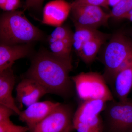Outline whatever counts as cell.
<instances>
[{
	"instance_id": "cell-8",
	"label": "cell",
	"mask_w": 132,
	"mask_h": 132,
	"mask_svg": "<svg viewBox=\"0 0 132 132\" xmlns=\"http://www.w3.org/2000/svg\"><path fill=\"white\" fill-rule=\"evenodd\" d=\"M60 103L50 101L37 102L27 107L19 114V119L27 124L29 131L48 116Z\"/></svg>"
},
{
	"instance_id": "cell-15",
	"label": "cell",
	"mask_w": 132,
	"mask_h": 132,
	"mask_svg": "<svg viewBox=\"0 0 132 132\" xmlns=\"http://www.w3.org/2000/svg\"><path fill=\"white\" fill-rule=\"evenodd\" d=\"M106 35L103 34L86 43L78 55L86 64L94 61L101 46L105 41Z\"/></svg>"
},
{
	"instance_id": "cell-26",
	"label": "cell",
	"mask_w": 132,
	"mask_h": 132,
	"mask_svg": "<svg viewBox=\"0 0 132 132\" xmlns=\"http://www.w3.org/2000/svg\"><path fill=\"white\" fill-rule=\"evenodd\" d=\"M126 19H128V20H130V21L132 22V16H130V17H128V18H127Z\"/></svg>"
},
{
	"instance_id": "cell-27",
	"label": "cell",
	"mask_w": 132,
	"mask_h": 132,
	"mask_svg": "<svg viewBox=\"0 0 132 132\" xmlns=\"http://www.w3.org/2000/svg\"><path fill=\"white\" fill-rule=\"evenodd\" d=\"M131 132H132V130L131 131Z\"/></svg>"
},
{
	"instance_id": "cell-2",
	"label": "cell",
	"mask_w": 132,
	"mask_h": 132,
	"mask_svg": "<svg viewBox=\"0 0 132 132\" xmlns=\"http://www.w3.org/2000/svg\"><path fill=\"white\" fill-rule=\"evenodd\" d=\"M42 32L29 21L24 12H5L0 18L1 43L13 45L42 39Z\"/></svg>"
},
{
	"instance_id": "cell-10",
	"label": "cell",
	"mask_w": 132,
	"mask_h": 132,
	"mask_svg": "<svg viewBox=\"0 0 132 132\" xmlns=\"http://www.w3.org/2000/svg\"><path fill=\"white\" fill-rule=\"evenodd\" d=\"M16 91L17 100L27 107L38 102L43 96L48 93L39 83L27 78L19 82Z\"/></svg>"
},
{
	"instance_id": "cell-14",
	"label": "cell",
	"mask_w": 132,
	"mask_h": 132,
	"mask_svg": "<svg viewBox=\"0 0 132 132\" xmlns=\"http://www.w3.org/2000/svg\"><path fill=\"white\" fill-rule=\"evenodd\" d=\"M15 83V77L12 68L0 73V105L9 108L19 115L21 111L16 106L12 96Z\"/></svg>"
},
{
	"instance_id": "cell-13",
	"label": "cell",
	"mask_w": 132,
	"mask_h": 132,
	"mask_svg": "<svg viewBox=\"0 0 132 132\" xmlns=\"http://www.w3.org/2000/svg\"><path fill=\"white\" fill-rule=\"evenodd\" d=\"M107 101L101 100L83 101L75 112L73 125L86 124L100 115L105 110Z\"/></svg>"
},
{
	"instance_id": "cell-22",
	"label": "cell",
	"mask_w": 132,
	"mask_h": 132,
	"mask_svg": "<svg viewBox=\"0 0 132 132\" xmlns=\"http://www.w3.org/2000/svg\"><path fill=\"white\" fill-rule=\"evenodd\" d=\"M72 7L81 5H92L108 9L106 0H75L71 3Z\"/></svg>"
},
{
	"instance_id": "cell-17",
	"label": "cell",
	"mask_w": 132,
	"mask_h": 132,
	"mask_svg": "<svg viewBox=\"0 0 132 132\" xmlns=\"http://www.w3.org/2000/svg\"><path fill=\"white\" fill-rule=\"evenodd\" d=\"M48 42L52 53L64 59H72L71 52L73 47V39L61 40L48 38Z\"/></svg>"
},
{
	"instance_id": "cell-12",
	"label": "cell",
	"mask_w": 132,
	"mask_h": 132,
	"mask_svg": "<svg viewBox=\"0 0 132 132\" xmlns=\"http://www.w3.org/2000/svg\"><path fill=\"white\" fill-rule=\"evenodd\" d=\"M28 44L10 45L1 43L0 73L12 68L15 61L29 55L31 48Z\"/></svg>"
},
{
	"instance_id": "cell-5",
	"label": "cell",
	"mask_w": 132,
	"mask_h": 132,
	"mask_svg": "<svg viewBox=\"0 0 132 132\" xmlns=\"http://www.w3.org/2000/svg\"><path fill=\"white\" fill-rule=\"evenodd\" d=\"M108 132H131L132 130V101L115 100L108 102L103 111Z\"/></svg>"
},
{
	"instance_id": "cell-16",
	"label": "cell",
	"mask_w": 132,
	"mask_h": 132,
	"mask_svg": "<svg viewBox=\"0 0 132 132\" xmlns=\"http://www.w3.org/2000/svg\"><path fill=\"white\" fill-rule=\"evenodd\" d=\"M75 27V31L73 36V47L77 54L86 43L103 34L96 29L80 26Z\"/></svg>"
},
{
	"instance_id": "cell-9",
	"label": "cell",
	"mask_w": 132,
	"mask_h": 132,
	"mask_svg": "<svg viewBox=\"0 0 132 132\" xmlns=\"http://www.w3.org/2000/svg\"><path fill=\"white\" fill-rule=\"evenodd\" d=\"M71 3L65 0H54L48 3L43 9L42 23L57 27L67 19L72 9Z\"/></svg>"
},
{
	"instance_id": "cell-4",
	"label": "cell",
	"mask_w": 132,
	"mask_h": 132,
	"mask_svg": "<svg viewBox=\"0 0 132 132\" xmlns=\"http://www.w3.org/2000/svg\"><path fill=\"white\" fill-rule=\"evenodd\" d=\"M79 98L83 101L115 100L103 75L95 72H81L71 77Z\"/></svg>"
},
{
	"instance_id": "cell-19",
	"label": "cell",
	"mask_w": 132,
	"mask_h": 132,
	"mask_svg": "<svg viewBox=\"0 0 132 132\" xmlns=\"http://www.w3.org/2000/svg\"><path fill=\"white\" fill-rule=\"evenodd\" d=\"M29 131L28 126L15 125L10 118L0 120V132H27Z\"/></svg>"
},
{
	"instance_id": "cell-18",
	"label": "cell",
	"mask_w": 132,
	"mask_h": 132,
	"mask_svg": "<svg viewBox=\"0 0 132 132\" xmlns=\"http://www.w3.org/2000/svg\"><path fill=\"white\" fill-rule=\"evenodd\" d=\"M132 9V0H122L113 7L109 14L111 18L122 19Z\"/></svg>"
},
{
	"instance_id": "cell-20",
	"label": "cell",
	"mask_w": 132,
	"mask_h": 132,
	"mask_svg": "<svg viewBox=\"0 0 132 132\" xmlns=\"http://www.w3.org/2000/svg\"><path fill=\"white\" fill-rule=\"evenodd\" d=\"M73 34L68 27L62 25L56 27L48 38L61 40L73 39Z\"/></svg>"
},
{
	"instance_id": "cell-11",
	"label": "cell",
	"mask_w": 132,
	"mask_h": 132,
	"mask_svg": "<svg viewBox=\"0 0 132 132\" xmlns=\"http://www.w3.org/2000/svg\"><path fill=\"white\" fill-rule=\"evenodd\" d=\"M113 85L118 101L127 100L132 88V55L117 72Z\"/></svg>"
},
{
	"instance_id": "cell-1",
	"label": "cell",
	"mask_w": 132,
	"mask_h": 132,
	"mask_svg": "<svg viewBox=\"0 0 132 132\" xmlns=\"http://www.w3.org/2000/svg\"><path fill=\"white\" fill-rule=\"evenodd\" d=\"M72 68V59H64L51 52L42 51L33 60L27 78L39 83L48 93L68 98L73 92L74 85L69 76Z\"/></svg>"
},
{
	"instance_id": "cell-3",
	"label": "cell",
	"mask_w": 132,
	"mask_h": 132,
	"mask_svg": "<svg viewBox=\"0 0 132 132\" xmlns=\"http://www.w3.org/2000/svg\"><path fill=\"white\" fill-rule=\"evenodd\" d=\"M132 55V43L121 33L115 34L108 43L102 57L103 75L107 84L113 85L116 75Z\"/></svg>"
},
{
	"instance_id": "cell-25",
	"label": "cell",
	"mask_w": 132,
	"mask_h": 132,
	"mask_svg": "<svg viewBox=\"0 0 132 132\" xmlns=\"http://www.w3.org/2000/svg\"><path fill=\"white\" fill-rule=\"evenodd\" d=\"M131 16H132V9L129 12H128L125 15V16L123 17V19H127L128 17Z\"/></svg>"
},
{
	"instance_id": "cell-28",
	"label": "cell",
	"mask_w": 132,
	"mask_h": 132,
	"mask_svg": "<svg viewBox=\"0 0 132 132\" xmlns=\"http://www.w3.org/2000/svg\"></svg>"
},
{
	"instance_id": "cell-23",
	"label": "cell",
	"mask_w": 132,
	"mask_h": 132,
	"mask_svg": "<svg viewBox=\"0 0 132 132\" xmlns=\"http://www.w3.org/2000/svg\"><path fill=\"white\" fill-rule=\"evenodd\" d=\"M44 0H26V8L40 9Z\"/></svg>"
},
{
	"instance_id": "cell-6",
	"label": "cell",
	"mask_w": 132,
	"mask_h": 132,
	"mask_svg": "<svg viewBox=\"0 0 132 132\" xmlns=\"http://www.w3.org/2000/svg\"><path fill=\"white\" fill-rule=\"evenodd\" d=\"M74 113L71 106L60 103L32 132H72Z\"/></svg>"
},
{
	"instance_id": "cell-7",
	"label": "cell",
	"mask_w": 132,
	"mask_h": 132,
	"mask_svg": "<svg viewBox=\"0 0 132 132\" xmlns=\"http://www.w3.org/2000/svg\"><path fill=\"white\" fill-rule=\"evenodd\" d=\"M71 13L75 26L94 29L106 26L111 18L109 13L104 12L101 7L92 5L72 7Z\"/></svg>"
},
{
	"instance_id": "cell-24",
	"label": "cell",
	"mask_w": 132,
	"mask_h": 132,
	"mask_svg": "<svg viewBox=\"0 0 132 132\" xmlns=\"http://www.w3.org/2000/svg\"><path fill=\"white\" fill-rule=\"evenodd\" d=\"M122 0H106L107 4L108 6H110L113 7L118 5Z\"/></svg>"
},
{
	"instance_id": "cell-21",
	"label": "cell",
	"mask_w": 132,
	"mask_h": 132,
	"mask_svg": "<svg viewBox=\"0 0 132 132\" xmlns=\"http://www.w3.org/2000/svg\"><path fill=\"white\" fill-rule=\"evenodd\" d=\"M21 5V0H0V7L5 12L15 11Z\"/></svg>"
}]
</instances>
